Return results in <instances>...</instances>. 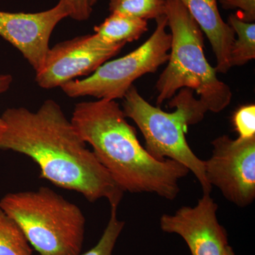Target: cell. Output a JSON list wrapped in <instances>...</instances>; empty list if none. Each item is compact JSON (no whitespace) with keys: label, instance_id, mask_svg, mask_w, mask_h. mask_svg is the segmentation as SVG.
Masks as SVG:
<instances>
[{"label":"cell","instance_id":"1","mask_svg":"<svg viewBox=\"0 0 255 255\" xmlns=\"http://www.w3.org/2000/svg\"><path fill=\"white\" fill-rule=\"evenodd\" d=\"M0 151L28 156L40 168V177L62 189L76 191L90 202L106 199L118 207L124 191L75 130L60 106L45 101L36 112L7 109L1 115Z\"/></svg>","mask_w":255,"mask_h":255},{"label":"cell","instance_id":"2","mask_svg":"<svg viewBox=\"0 0 255 255\" xmlns=\"http://www.w3.org/2000/svg\"><path fill=\"white\" fill-rule=\"evenodd\" d=\"M70 121L124 192L152 193L167 200L177 197L179 180L189 174V169L172 159L152 157L115 100L77 104Z\"/></svg>","mask_w":255,"mask_h":255},{"label":"cell","instance_id":"3","mask_svg":"<svg viewBox=\"0 0 255 255\" xmlns=\"http://www.w3.org/2000/svg\"><path fill=\"white\" fill-rule=\"evenodd\" d=\"M165 16L172 40L168 64L156 83L157 105L188 88L199 96L208 112H222L233 94L206 58L203 31L180 0H165Z\"/></svg>","mask_w":255,"mask_h":255},{"label":"cell","instance_id":"4","mask_svg":"<svg viewBox=\"0 0 255 255\" xmlns=\"http://www.w3.org/2000/svg\"><path fill=\"white\" fill-rule=\"evenodd\" d=\"M194 91L179 90L169 102L173 112H165L147 102L132 86L123 98V112L132 119L145 140V150L157 160L172 159L185 166L200 183L204 194H210L212 187L206 180L204 162L191 150L186 139L188 126L199 123L207 110Z\"/></svg>","mask_w":255,"mask_h":255},{"label":"cell","instance_id":"5","mask_svg":"<svg viewBox=\"0 0 255 255\" xmlns=\"http://www.w3.org/2000/svg\"><path fill=\"white\" fill-rule=\"evenodd\" d=\"M0 208L39 255H80L86 220L82 210L49 187L9 193Z\"/></svg>","mask_w":255,"mask_h":255},{"label":"cell","instance_id":"6","mask_svg":"<svg viewBox=\"0 0 255 255\" xmlns=\"http://www.w3.org/2000/svg\"><path fill=\"white\" fill-rule=\"evenodd\" d=\"M167 26L165 15L157 18L155 31L141 46L125 56L105 62L87 78L67 82L62 90L72 98L90 96L98 100L123 99L135 80L155 73L167 63L172 40L166 31Z\"/></svg>","mask_w":255,"mask_h":255},{"label":"cell","instance_id":"7","mask_svg":"<svg viewBox=\"0 0 255 255\" xmlns=\"http://www.w3.org/2000/svg\"><path fill=\"white\" fill-rule=\"evenodd\" d=\"M211 144L212 155L204 160L206 180L236 205H250L255 199V137L233 140L224 135Z\"/></svg>","mask_w":255,"mask_h":255},{"label":"cell","instance_id":"8","mask_svg":"<svg viewBox=\"0 0 255 255\" xmlns=\"http://www.w3.org/2000/svg\"><path fill=\"white\" fill-rule=\"evenodd\" d=\"M218 207L210 194H204L194 207L183 206L173 215H162L161 230L182 237L191 255H228L232 248L218 221Z\"/></svg>","mask_w":255,"mask_h":255},{"label":"cell","instance_id":"9","mask_svg":"<svg viewBox=\"0 0 255 255\" xmlns=\"http://www.w3.org/2000/svg\"><path fill=\"white\" fill-rule=\"evenodd\" d=\"M69 17L61 1L51 9L37 13H11L0 11V36L17 48L33 70H41L55 26Z\"/></svg>","mask_w":255,"mask_h":255},{"label":"cell","instance_id":"10","mask_svg":"<svg viewBox=\"0 0 255 255\" xmlns=\"http://www.w3.org/2000/svg\"><path fill=\"white\" fill-rule=\"evenodd\" d=\"M122 48L94 50L84 44L82 36L61 42L50 48L36 82L43 89L63 86L78 77L92 75Z\"/></svg>","mask_w":255,"mask_h":255},{"label":"cell","instance_id":"11","mask_svg":"<svg viewBox=\"0 0 255 255\" xmlns=\"http://www.w3.org/2000/svg\"><path fill=\"white\" fill-rule=\"evenodd\" d=\"M211 43L216 58L217 73H228L231 48L236 39L233 28L220 14L219 0H180Z\"/></svg>","mask_w":255,"mask_h":255},{"label":"cell","instance_id":"12","mask_svg":"<svg viewBox=\"0 0 255 255\" xmlns=\"http://www.w3.org/2000/svg\"><path fill=\"white\" fill-rule=\"evenodd\" d=\"M147 21L117 13H112L99 26L95 33L82 36L84 44L94 50L122 48L128 42L136 41L147 31Z\"/></svg>","mask_w":255,"mask_h":255},{"label":"cell","instance_id":"13","mask_svg":"<svg viewBox=\"0 0 255 255\" xmlns=\"http://www.w3.org/2000/svg\"><path fill=\"white\" fill-rule=\"evenodd\" d=\"M227 23L237 35L231 48V66H242L255 58V23L247 22L233 14L229 15Z\"/></svg>","mask_w":255,"mask_h":255},{"label":"cell","instance_id":"14","mask_svg":"<svg viewBox=\"0 0 255 255\" xmlns=\"http://www.w3.org/2000/svg\"><path fill=\"white\" fill-rule=\"evenodd\" d=\"M0 255H33L31 245L24 233L1 208Z\"/></svg>","mask_w":255,"mask_h":255},{"label":"cell","instance_id":"15","mask_svg":"<svg viewBox=\"0 0 255 255\" xmlns=\"http://www.w3.org/2000/svg\"><path fill=\"white\" fill-rule=\"evenodd\" d=\"M109 9L111 14L156 20L165 15V0H110Z\"/></svg>","mask_w":255,"mask_h":255},{"label":"cell","instance_id":"16","mask_svg":"<svg viewBox=\"0 0 255 255\" xmlns=\"http://www.w3.org/2000/svg\"><path fill=\"white\" fill-rule=\"evenodd\" d=\"M117 206H111L110 219L97 245L87 253L80 255H114L113 252L125 222L117 216Z\"/></svg>","mask_w":255,"mask_h":255},{"label":"cell","instance_id":"17","mask_svg":"<svg viewBox=\"0 0 255 255\" xmlns=\"http://www.w3.org/2000/svg\"><path fill=\"white\" fill-rule=\"evenodd\" d=\"M233 124L240 138L255 137V105L242 106L233 114Z\"/></svg>","mask_w":255,"mask_h":255},{"label":"cell","instance_id":"18","mask_svg":"<svg viewBox=\"0 0 255 255\" xmlns=\"http://www.w3.org/2000/svg\"><path fill=\"white\" fill-rule=\"evenodd\" d=\"M219 2L223 9L240 10V17L245 21L255 22V0H219Z\"/></svg>","mask_w":255,"mask_h":255},{"label":"cell","instance_id":"19","mask_svg":"<svg viewBox=\"0 0 255 255\" xmlns=\"http://www.w3.org/2000/svg\"><path fill=\"white\" fill-rule=\"evenodd\" d=\"M68 10L69 17L78 21H86L92 14L89 0H60Z\"/></svg>","mask_w":255,"mask_h":255},{"label":"cell","instance_id":"20","mask_svg":"<svg viewBox=\"0 0 255 255\" xmlns=\"http://www.w3.org/2000/svg\"><path fill=\"white\" fill-rule=\"evenodd\" d=\"M13 78L11 75L4 74L0 75V94L4 93L9 90L11 83H12ZM6 128V125L3 119L0 117V133H1Z\"/></svg>","mask_w":255,"mask_h":255},{"label":"cell","instance_id":"21","mask_svg":"<svg viewBox=\"0 0 255 255\" xmlns=\"http://www.w3.org/2000/svg\"><path fill=\"white\" fill-rule=\"evenodd\" d=\"M98 1L99 0H89V3H90V6H91L92 7H93V6H95Z\"/></svg>","mask_w":255,"mask_h":255},{"label":"cell","instance_id":"22","mask_svg":"<svg viewBox=\"0 0 255 255\" xmlns=\"http://www.w3.org/2000/svg\"><path fill=\"white\" fill-rule=\"evenodd\" d=\"M228 255H236V254H235L234 251H233V248L231 250V251H230Z\"/></svg>","mask_w":255,"mask_h":255}]
</instances>
